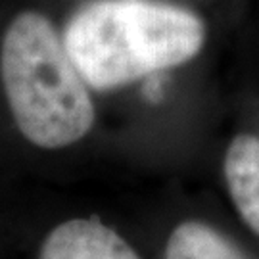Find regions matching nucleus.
<instances>
[{
	"label": "nucleus",
	"instance_id": "obj_5",
	"mask_svg": "<svg viewBox=\"0 0 259 259\" xmlns=\"http://www.w3.org/2000/svg\"><path fill=\"white\" fill-rule=\"evenodd\" d=\"M165 259H251L238 244L202 221H185L171 231Z\"/></svg>",
	"mask_w": 259,
	"mask_h": 259
},
{
	"label": "nucleus",
	"instance_id": "obj_4",
	"mask_svg": "<svg viewBox=\"0 0 259 259\" xmlns=\"http://www.w3.org/2000/svg\"><path fill=\"white\" fill-rule=\"evenodd\" d=\"M223 173L236 211L259 236V137L236 135L225 152Z\"/></svg>",
	"mask_w": 259,
	"mask_h": 259
},
{
	"label": "nucleus",
	"instance_id": "obj_1",
	"mask_svg": "<svg viewBox=\"0 0 259 259\" xmlns=\"http://www.w3.org/2000/svg\"><path fill=\"white\" fill-rule=\"evenodd\" d=\"M87 84L115 91L192 62L207 25L192 10L154 0H89L62 31Z\"/></svg>",
	"mask_w": 259,
	"mask_h": 259
},
{
	"label": "nucleus",
	"instance_id": "obj_3",
	"mask_svg": "<svg viewBox=\"0 0 259 259\" xmlns=\"http://www.w3.org/2000/svg\"><path fill=\"white\" fill-rule=\"evenodd\" d=\"M38 259H140V255L100 219L77 217L48 232Z\"/></svg>",
	"mask_w": 259,
	"mask_h": 259
},
{
	"label": "nucleus",
	"instance_id": "obj_2",
	"mask_svg": "<svg viewBox=\"0 0 259 259\" xmlns=\"http://www.w3.org/2000/svg\"><path fill=\"white\" fill-rule=\"evenodd\" d=\"M0 83L12 119L29 144L64 150L93 131L91 87L47 14L23 10L10 19L0 40Z\"/></svg>",
	"mask_w": 259,
	"mask_h": 259
}]
</instances>
